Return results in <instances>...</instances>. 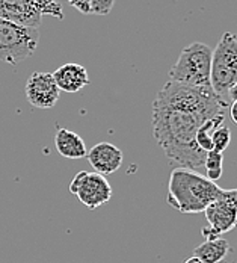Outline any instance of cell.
I'll return each instance as SVG.
<instances>
[{"label":"cell","mask_w":237,"mask_h":263,"mask_svg":"<svg viewBox=\"0 0 237 263\" xmlns=\"http://www.w3.org/2000/svg\"><path fill=\"white\" fill-rule=\"evenodd\" d=\"M228 109L210 86L166 82L153 102V133L169 165L204 171L206 153L196 145V132Z\"/></svg>","instance_id":"obj_1"},{"label":"cell","mask_w":237,"mask_h":263,"mask_svg":"<svg viewBox=\"0 0 237 263\" xmlns=\"http://www.w3.org/2000/svg\"><path fill=\"white\" fill-rule=\"evenodd\" d=\"M222 187L200 174L186 168H174L168 184L166 201L182 213H201L221 194Z\"/></svg>","instance_id":"obj_2"},{"label":"cell","mask_w":237,"mask_h":263,"mask_svg":"<svg viewBox=\"0 0 237 263\" xmlns=\"http://www.w3.org/2000/svg\"><path fill=\"white\" fill-rule=\"evenodd\" d=\"M237 83V35L224 32L214 50H211L210 88L230 106L228 92Z\"/></svg>","instance_id":"obj_3"},{"label":"cell","mask_w":237,"mask_h":263,"mask_svg":"<svg viewBox=\"0 0 237 263\" xmlns=\"http://www.w3.org/2000/svg\"><path fill=\"white\" fill-rule=\"evenodd\" d=\"M211 49L204 43L185 47L169 70V80L186 86H210Z\"/></svg>","instance_id":"obj_4"},{"label":"cell","mask_w":237,"mask_h":263,"mask_svg":"<svg viewBox=\"0 0 237 263\" xmlns=\"http://www.w3.org/2000/svg\"><path fill=\"white\" fill-rule=\"evenodd\" d=\"M40 43V30L0 18V62L15 65L30 58Z\"/></svg>","instance_id":"obj_5"},{"label":"cell","mask_w":237,"mask_h":263,"mask_svg":"<svg viewBox=\"0 0 237 263\" xmlns=\"http://www.w3.org/2000/svg\"><path fill=\"white\" fill-rule=\"evenodd\" d=\"M46 15L64 18L59 0H0V18L15 25L38 29Z\"/></svg>","instance_id":"obj_6"},{"label":"cell","mask_w":237,"mask_h":263,"mask_svg":"<svg viewBox=\"0 0 237 263\" xmlns=\"http://www.w3.org/2000/svg\"><path fill=\"white\" fill-rule=\"evenodd\" d=\"M207 227L201 230L206 240H213L237 227V189H222L204 211Z\"/></svg>","instance_id":"obj_7"},{"label":"cell","mask_w":237,"mask_h":263,"mask_svg":"<svg viewBox=\"0 0 237 263\" xmlns=\"http://www.w3.org/2000/svg\"><path fill=\"white\" fill-rule=\"evenodd\" d=\"M68 189L91 211L98 209L112 198V186L105 176L98 173L80 171L70 182Z\"/></svg>","instance_id":"obj_8"},{"label":"cell","mask_w":237,"mask_h":263,"mask_svg":"<svg viewBox=\"0 0 237 263\" xmlns=\"http://www.w3.org/2000/svg\"><path fill=\"white\" fill-rule=\"evenodd\" d=\"M61 91L52 73L35 71L26 82V99L33 107L52 109L57 103Z\"/></svg>","instance_id":"obj_9"},{"label":"cell","mask_w":237,"mask_h":263,"mask_svg":"<svg viewBox=\"0 0 237 263\" xmlns=\"http://www.w3.org/2000/svg\"><path fill=\"white\" fill-rule=\"evenodd\" d=\"M86 156L94 171L105 177L118 171L124 159L123 152L110 142H98L88 152Z\"/></svg>","instance_id":"obj_10"},{"label":"cell","mask_w":237,"mask_h":263,"mask_svg":"<svg viewBox=\"0 0 237 263\" xmlns=\"http://www.w3.org/2000/svg\"><path fill=\"white\" fill-rule=\"evenodd\" d=\"M53 74L59 91L65 92H79L86 85H89V76L83 65L80 64H64Z\"/></svg>","instance_id":"obj_11"},{"label":"cell","mask_w":237,"mask_h":263,"mask_svg":"<svg viewBox=\"0 0 237 263\" xmlns=\"http://www.w3.org/2000/svg\"><path fill=\"white\" fill-rule=\"evenodd\" d=\"M54 145L61 156L67 159H82L88 155L83 138L76 132L68 129H57L54 135Z\"/></svg>","instance_id":"obj_12"},{"label":"cell","mask_w":237,"mask_h":263,"mask_svg":"<svg viewBox=\"0 0 237 263\" xmlns=\"http://www.w3.org/2000/svg\"><path fill=\"white\" fill-rule=\"evenodd\" d=\"M231 251L228 240L218 237L213 240H204L193 250V256L203 263H221Z\"/></svg>","instance_id":"obj_13"},{"label":"cell","mask_w":237,"mask_h":263,"mask_svg":"<svg viewBox=\"0 0 237 263\" xmlns=\"http://www.w3.org/2000/svg\"><path fill=\"white\" fill-rule=\"evenodd\" d=\"M224 123H225V117L221 115V117H214V118L207 120V121L198 129L195 141H196V145H198L204 153L213 150V145H211V135H213V132L216 130V127H219V126L224 124Z\"/></svg>","instance_id":"obj_14"},{"label":"cell","mask_w":237,"mask_h":263,"mask_svg":"<svg viewBox=\"0 0 237 263\" xmlns=\"http://www.w3.org/2000/svg\"><path fill=\"white\" fill-rule=\"evenodd\" d=\"M222 162H224V155L218 153V152H207L206 159H204V171H206V177L214 182L219 180L222 177L224 168H222Z\"/></svg>","instance_id":"obj_15"},{"label":"cell","mask_w":237,"mask_h":263,"mask_svg":"<svg viewBox=\"0 0 237 263\" xmlns=\"http://www.w3.org/2000/svg\"><path fill=\"white\" fill-rule=\"evenodd\" d=\"M231 142V130L228 126L221 124L219 127H216V130L213 132L211 135V145H213V152H218V153H222L228 148Z\"/></svg>","instance_id":"obj_16"},{"label":"cell","mask_w":237,"mask_h":263,"mask_svg":"<svg viewBox=\"0 0 237 263\" xmlns=\"http://www.w3.org/2000/svg\"><path fill=\"white\" fill-rule=\"evenodd\" d=\"M115 5V0H89L91 14L95 15H107Z\"/></svg>","instance_id":"obj_17"},{"label":"cell","mask_w":237,"mask_h":263,"mask_svg":"<svg viewBox=\"0 0 237 263\" xmlns=\"http://www.w3.org/2000/svg\"><path fill=\"white\" fill-rule=\"evenodd\" d=\"M68 3L73 6V8H76L79 12L82 14H85V15H88V14H91V8H89V0H68Z\"/></svg>","instance_id":"obj_18"},{"label":"cell","mask_w":237,"mask_h":263,"mask_svg":"<svg viewBox=\"0 0 237 263\" xmlns=\"http://www.w3.org/2000/svg\"><path fill=\"white\" fill-rule=\"evenodd\" d=\"M228 114L231 117V121L237 126V100L230 103V106H228Z\"/></svg>","instance_id":"obj_19"},{"label":"cell","mask_w":237,"mask_h":263,"mask_svg":"<svg viewBox=\"0 0 237 263\" xmlns=\"http://www.w3.org/2000/svg\"><path fill=\"white\" fill-rule=\"evenodd\" d=\"M228 99H230V103L231 102H234V100H237V83L230 89V92H228Z\"/></svg>","instance_id":"obj_20"},{"label":"cell","mask_w":237,"mask_h":263,"mask_svg":"<svg viewBox=\"0 0 237 263\" xmlns=\"http://www.w3.org/2000/svg\"><path fill=\"white\" fill-rule=\"evenodd\" d=\"M183 263H203V262H201V260H200L198 257L192 256V257H187V259H186V260Z\"/></svg>","instance_id":"obj_21"}]
</instances>
